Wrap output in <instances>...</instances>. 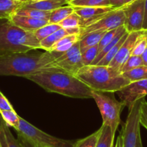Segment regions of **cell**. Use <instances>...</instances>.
<instances>
[{"label":"cell","instance_id":"cell-36","mask_svg":"<svg viewBox=\"0 0 147 147\" xmlns=\"http://www.w3.org/2000/svg\"><path fill=\"white\" fill-rule=\"evenodd\" d=\"M13 109L12 104L9 102L7 98L4 95L3 93L0 91V111L13 110Z\"/></svg>","mask_w":147,"mask_h":147},{"label":"cell","instance_id":"cell-45","mask_svg":"<svg viewBox=\"0 0 147 147\" xmlns=\"http://www.w3.org/2000/svg\"><path fill=\"white\" fill-rule=\"evenodd\" d=\"M134 1H135V0H124V3H125V5H128V4L131 3V2H134ZM124 5V6H125Z\"/></svg>","mask_w":147,"mask_h":147},{"label":"cell","instance_id":"cell-50","mask_svg":"<svg viewBox=\"0 0 147 147\" xmlns=\"http://www.w3.org/2000/svg\"><path fill=\"white\" fill-rule=\"evenodd\" d=\"M114 147H115V146H114Z\"/></svg>","mask_w":147,"mask_h":147},{"label":"cell","instance_id":"cell-17","mask_svg":"<svg viewBox=\"0 0 147 147\" xmlns=\"http://www.w3.org/2000/svg\"><path fill=\"white\" fill-rule=\"evenodd\" d=\"M106 32L107 31H95L87 34L81 38L79 40V43L82 53L89 48L98 45Z\"/></svg>","mask_w":147,"mask_h":147},{"label":"cell","instance_id":"cell-1","mask_svg":"<svg viewBox=\"0 0 147 147\" xmlns=\"http://www.w3.org/2000/svg\"><path fill=\"white\" fill-rule=\"evenodd\" d=\"M56 60L50 51L44 53H15L0 57V76L26 78L40 72L61 71L53 66Z\"/></svg>","mask_w":147,"mask_h":147},{"label":"cell","instance_id":"cell-27","mask_svg":"<svg viewBox=\"0 0 147 147\" xmlns=\"http://www.w3.org/2000/svg\"><path fill=\"white\" fill-rule=\"evenodd\" d=\"M72 7H111L109 0H74L69 2Z\"/></svg>","mask_w":147,"mask_h":147},{"label":"cell","instance_id":"cell-5","mask_svg":"<svg viewBox=\"0 0 147 147\" xmlns=\"http://www.w3.org/2000/svg\"><path fill=\"white\" fill-rule=\"evenodd\" d=\"M113 93L92 90V98L94 99L100 110L102 123L110 126L115 134L121 123V111L125 106L114 97Z\"/></svg>","mask_w":147,"mask_h":147},{"label":"cell","instance_id":"cell-20","mask_svg":"<svg viewBox=\"0 0 147 147\" xmlns=\"http://www.w3.org/2000/svg\"><path fill=\"white\" fill-rule=\"evenodd\" d=\"M73 12H74V7L69 5L57 8L51 12L50 18L49 20V23L59 24Z\"/></svg>","mask_w":147,"mask_h":147},{"label":"cell","instance_id":"cell-39","mask_svg":"<svg viewBox=\"0 0 147 147\" xmlns=\"http://www.w3.org/2000/svg\"><path fill=\"white\" fill-rule=\"evenodd\" d=\"M142 30L147 31V0H144V17Z\"/></svg>","mask_w":147,"mask_h":147},{"label":"cell","instance_id":"cell-47","mask_svg":"<svg viewBox=\"0 0 147 147\" xmlns=\"http://www.w3.org/2000/svg\"><path fill=\"white\" fill-rule=\"evenodd\" d=\"M37 1H40V0H28V2H37Z\"/></svg>","mask_w":147,"mask_h":147},{"label":"cell","instance_id":"cell-19","mask_svg":"<svg viewBox=\"0 0 147 147\" xmlns=\"http://www.w3.org/2000/svg\"><path fill=\"white\" fill-rule=\"evenodd\" d=\"M68 35H70L68 32V30L64 28H61L57 31L54 32L48 36L46 38L43 39L40 41V49L45 50V51H50L51 49L53 46V45L59 41L60 39H61L63 37L66 36Z\"/></svg>","mask_w":147,"mask_h":147},{"label":"cell","instance_id":"cell-28","mask_svg":"<svg viewBox=\"0 0 147 147\" xmlns=\"http://www.w3.org/2000/svg\"><path fill=\"white\" fill-rule=\"evenodd\" d=\"M126 32H127V30L125 29H124L123 30L121 31V32H120V33L118 34L116 37H115V38H114L112 41L110 42V43H108V44H107L105 47L103 48V49H102L100 52H99L98 54H97V56H96L94 61H93V63H92V65L97 64V63H98V62L100 61L101 60V59H102L105 56V54H107V52H108L109 51L111 50V49H112L115 46V45L116 44V43H118L120 40H121V38H122V37L123 36L125 33H126Z\"/></svg>","mask_w":147,"mask_h":147},{"label":"cell","instance_id":"cell-41","mask_svg":"<svg viewBox=\"0 0 147 147\" xmlns=\"http://www.w3.org/2000/svg\"><path fill=\"white\" fill-rule=\"evenodd\" d=\"M146 39H147V32H146ZM141 57H142L143 61H144V65H145V66H147V46H146V48L145 51H144V53H143V55L141 56Z\"/></svg>","mask_w":147,"mask_h":147},{"label":"cell","instance_id":"cell-14","mask_svg":"<svg viewBox=\"0 0 147 147\" xmlns=\"http://www.w3.org/2000/svg\"><path fill=\"white\" fill-rule=\"evenodd\" d=\"M9 20L14 25L19 27L21 29L31 32H34L36 30L49 23L48 20L33 19V18H29V17L20 16V15H15V14H13L11 16Z\"/></svg>","mask_w":147,"mask_h":147},{"label":"cell","instance_id":"cell-48","mask_svg":"<svg viewBox=\"0 0 147 147\" xmlns=\"http://www.w3.org/2000/svg\"><path fill=\"white\" fill-rule=\"evenodd\" d=\"M72 1H74V0H67V2H68V3H69V2H72Z\"/></svg>","mask_w":147,"mask_h":147},{"label":"cell","instance_id":"cell-21","mask_svg":"<svg viewBox=\"0 0 147 147\" xmlns=\"http://www.w3.org/2000/svg\"><path fill=\"white\" fill-rule=\"evenodd\" d=\"M15 15L20 16L29 17L36 20H43L49 21L51 15V12L49 11H42L38 9H32V8H26L21 7L19 9L15 12Z\"/></svg>","mask_w":147,"mask_h":147},{"label":"cell","instance_id":"cell-31","mask_svg":"<svg viewBox=\"0 0 147 147\" xmlns=\"http://www.w3.org/2000/svg\"><path fill=\"white\" fill-rule=\"evenodd\" d=\"M99 53L98 45L92 46L91 48L86 49L82 53V59L84 66H90L92 65L93 61L95 59L96 56Z\"/></svg>","mask_w":147,"mask_h":147},{"label":"cell","instance_id":"cell-42","mask_svg":"<svg viewBox=\"0 0 147 147\" xmlns=\"http://www.w3.org/2000/svg\"><path fill=\"white\" fill-rule=\"evenodd\" d=\"M115 147H123V141H122V137L121 135L120 134L119 136L117 138L116 143H115Z\"/></svg>","mask_w":147,"mask_h":147},{"label":"cell","instance_id":"cell-44","mask_svg":"<svg viewBox=\"0 0 147 147\" xmlns=\"http://www.w3.org/2000/svg\"><path fill=\"white\" fill-rule=\"evenodd\" d=\"M4 123H5V122H4L3 119H2V115H1V113H0V130L2 129V125H3Z\"/></svg>","mask_w":147,"mask_h":147},{"label":"cell","instance_id":"cell-46","mask_svg":"<svg viewBox=\"0 0 147 147\" xmlns=\"http://www.w3.org/2000/svg\"><path fill=\"white\" fill-rule=\"evenodd\" d=\"M18 1L20 2H22V3H23V4L26 3V2H28V0H18Z\"/></svg>","mask_w":147,"mask_h":147},{"label":"cell","instance_id":"cell-15","mask_svg":"<svg viewBox=\"0 0 147 147\" xmlns=\"http://www.w3.org/2000/svg\"><path fill=\"white\" fill-rule=\"evenodd\" d=\"M69 5L67 0H40L37 2H28L22 5V7L32 8L42 11H51Z\"/></svg>","mask_w":147,"mask_h":147},{"label":"cell","instance_id":"cell-16","mask_svg":"<svg viewBox=\"0 0 147 147\" xmlns=\"http://www.w3.org/2000/svg\"><path fill=\"white\" fill-rule=\"evenodd\" d=\"M22 5L18 0H0V19L9 20Z\"/></svg>","mask_w":147,"mask_h":147},{"label":"cell","instance_id":"cell-6","mask_svg":"<svg viewBox=\"0 0 147 147\" xmlns=\"http://www.w3.org/2000/svg\"><path fill=\"white\" fill-rule=\"evenodd\" d=\"M15 131L38 147H74L76 142L49 135L21 117Z\"/></svg>","mask_w":147,"mask_h":147},{"label":"cell","instance_id":"cell-7","mask_svg":"<svg viewBox=\"0 0 147 147\" xmlns=\"http://www.w3.org/2000/svg\"><path fill=\"white\" fill-rule=\"evenodd\" d=\"M143 100V99H142ZM134 103L129 110L126 121L123 125L121 135L123 147H136L137 139L140 135V108L141 100Z\"/></svg>","mask_w":147,"mask_h":147},{"label":"cell","instance_id":"cell-23","mask_svg":"<svg viewBox=\"0 0 147 147\" xmlns=\"http://www.w3.org/2000/svg\"><path fill=\"white\" fill-rule=\"evenodd\" d=\"M128 33L129 32H126L123 36L121 38V40L115 45L113 48L110 51H109L107 52V54H105V56L98 62V63L96 65H101V66H108L110 64V63L111 62V61L114 59V57L115 56V55L117 54L118 53V50L120 49L121 46H122L123 43H124V41L125 40V39L127 38V37H128Z\"/></svg>","mask_w":147,"mask_h":147},{"label":"cell","instance_id":"cell-38","mask_svg":"<svg viewBox=\"0 0 147 147\" xmlns=\"http://www.w3.org/2000/svg\"><path fill=\"white\" fill-rule=\"evenodd\" d=\"M110 6L114 9H121L125 5L124 0H109Z\"/></svg>","mask_w":147,"mask_h":147},{"label":"cell","instance_id":"cell-24","mask_svg":"<svg viewBox=\"0 0 147 147\" xmlns=\"http://www.w3.org/2000/svg\"><path fill=\"white\" fill-rule=\"evenodd\" d=\"M61 27L58 24L48 23L47 25H44L42 28L36 30L33 32V34L35 36V38H37V40L40 42V40L47 38L48 36L51 35L52 33H53L56 31H57Z\"/></svg>","mask_w":147,"mask_h":147},{"label":"cell","instance_id":"cell-2","mask_svg":"<svg viewBox=\"0 0 147 147\" xmlns=\"http://www.w3.org/2000/svg\"><path fill=\"white\" fill-rule=\"evenodd\" d=\"M27 80L49 92L72 98H92V90L76 76L62 71H49L28 76Z\"/></svg>","mask_w":147,"mask_h":147},{"label":"cell","instance_id":"cell-34","mask_svg":"<svg viewBox=\"0 0 147 147\" xmlns=\"http://www.w3.org/2000/svg\"><path fill=\"white\" fill-rule=\"evenodd\" d=\"M2 128H3L4 132H5L7 147H22L18 139H16L12 135L10 130H9V127H8L6 124L4 123L2 125Z\"/></svg>","mask_w":147,"mask_h":147},{"label":"cell","instance_id":"cell-10","mask_svg":"<svg viewBox=\"0 0 147 147\" xmlns=\"http://www.w3.org/2000/svg\"><path fill=\"white\" fill-rule=\"evenodd\" d=\"M125 15L124 27L128 32L143 30L144 0H135L122 7Z\"/></svg>","mask_w":147,"mask_h":147},{"label":"cell","instance_id":"cell-32","mask_svg":"<svg viewBox=\"0 0 147 147\" xmlns=\"http://www.w3.org/2000/svg\"><path fill=\"white\" fill-rule=\"evenodd\" d=\"M143 65H144V63L141 56H132L131 55L123 66L122 69H121V72L123 73V72L128 71L135 69L138 66H143Z\"/></svg>","mask_w":147,"mask_h":147},{"label":"cell","instance_id":"cell-13","mask_svg":"<svg viewBox=\"0 0 147 147\" xmlns=\"http://www.w3.org/2000/svg\"><path fill=\"white\" fill-rule=\"evenodd\" d=\"M74 12L77 13L82 19V27L87 26L93 22L113 10L110 7H73Z\"/></svg>","mask_w":147,"mask_h":147},{"label":"cell","instance_id":"cell-35","mask_svg":"<svg viewBox=\"0 0 147 147\" xmlns=\"http://www.w3.org/2000/svg\"><path fill=\"white\" fill-rule=\"evenodd\" d=\"M140 124L147 130V102L144 99L141 100L140 108Z\"/></svg>","mask_w":147,"mask_h":147},{"label":"cell","instance_id":"cell-49","mask_svg":"<svg viewBox=\"0 0 147 147\" xmlns=\"http://www.w3.org/2000/svg\"><path fill=\"white\" fill-rule=\"evenodd\" d=\"M0 147H2V146H1V144H0Z\"/></svg>","mask_w":147,"mask_h":147},{"label":"cell","instance_id":"cell-22","mask_svg":"<svg viewBox=\"0 0 147 147\" xmlns=\"http://www.w3.org/2000/svg\"><path fill=\"white\" fill-rule=\"evenodd\" d=\"M122 74L130 82L147 80V66L143 65Z\"/></svg>","mask_w":147,"mask_h":147},{"label":"cell","instance_id":"cell-12","mask_svg":"<svg viewBox=\"0 0 147 147\" xmlns=\"http://www.w3.org/2000/svg\"><path fill=\"white\" fill-rule=\"evenodd\" d=\"M144 31L145 30H141L128 33L127 38L121 46L114 59L111 61L110 64L108 65L110 67L121 72V69H122L123 64L126 61L127 59L131 56L133 49L135 46L137 40L144 33Z\"/></svg>","mask_w":147,"mask_h":147},{"label":"cell","instance_id":"cell-25","mask_svg":"<svg viewBox=\"0 0 147 147\" xmlns=\"http://www.w3.org/2000/svg\"><path fill=\"white\" fill-rule=\"evenodd\" d=\"M0 113L2 115L4 122L8 127H12L16 129L19 124L20 117L18 115L14 109L9 110H2V111H0Z\"/></svg>","mask_w":147,"mask_h":147},{"label":"cell","instance_id":"cell-29","mask_svg":"<svg viewBox=\"0 0 147 147\" xmlns=\"http://www.w3.org/2000/svg\"><path fill=\"white\" fill-rule=\"evenodd\" d=\"M100 130H97L91 135L78 140L75 142L74 147H96L99 136H100Z\"/></svg>","mask_w":147,"mask_h":147},{"label":"cell","instance_id":"cell-37","mask_svg":"<svg viewBox=\"0 0 147 147\" xmlns=\"http://www.w3.org/2000/svg\"><path fill=\"white\" fill-rule=\"evenodd\" d=\"M18 141H20V143L22 147H38L36 146L33 143L30 141L29 140L27 139L26 138L20 135V134H18Z\"/></svg>","mask_w":147,"mask_h":147},{"label":"cell","instance_id":"cell-18","mask_svg":"<svg viewBox=\"0 0 147 147\" xmlns=\"http://www.w3.org/2000/svg\"><path fill=\"white\" fill-rule=\"evenodd\" d=\"M100 132L96 147H114L115 133L108 125L103 124L100 128Z\"/></svg>","mask_w":147,"mask_h":147},{"label":"cell","instance_id":"cell-9","mask_svg":"<svg viewBox=\"0 0 147 147\" xmlns=\"http://www.w3.org/2000/svg\"><path fill=\"white\" fill-rule=\"evenodd\" d=\"M53 66L62 71L75 76L79 70L84 66L79 41L57 58L53 61Z\"/></svg>","mask_w":147,"mask_h":147},{"label":"cell","instance_id":"cell-40","mask_svg":"<svg viewBox=\"0 0 147 147\" xmlns=\"http://www.w3.org/2000/svg\"><path fill=\"white\" fill-rule=\"evenodd\" d=\"M0 144H1V146L2 147H7L6 142V138H5V132H4V130L2 127V129L0 130Z\"/></svg>","mask_w":147,"mask_h":147},{"label":"cell","instance_id":"cell-3","mask_svg":"<svg viewBox=\"0 0 147 147\" xmlns=\"http://www.w3.org/2000/svg\"><path fill=\"white\" fill-rule=\"evenodd\" d=\"M75 76L94 91L103 92H116L130 83L121 71L109 66H84Z\"/></svg>","mask_w":147,"mask_h":147},{"label":"cell","instance_id":"cell-33","mask_svg":"<svg viewBox=\"0 0 147 147\" xmlns=\"http://www.w3.org/2000/svg\"><path fill=\"white\" fill-rule=\"evenodd\" d=\"M146 32L147 31H144V33L137 40L135 46H134V49H133L132 53H131L132 56H141L143 55L147 46Z\"/></svg>","mask_w":147,"mask_h":147},{"label":"cell","instance_id":"cell-11","mask_svg":"<svg viewBox=\"0 0 147 147\" xmlns=\"http://www.w3.org/2000/svg\"><path fill=\"white\" fill-rule=\"evenodd\" d=\"M116 93L124 106L130 109L134 103L147 95V80L130 82Z\"/></svg>","mask_w":147,"mask_h":147},{"label":"cell","instance_id":"cell-26","mask_svg":"<svg viewBox=\"0 0 147 147\" xmlns=\"http://www.w3.org/2000/svg\"><path fill=\"white\" fill-rule=\"evenodd\" d=\"M61 28L64 29H72V28H81L82 19L77 13L73 12L71 15L63 20L58 24Z\"/></svg>","mask_w":147,"mask_h":147},{"label":"cell","instance_id":"cell-4","mask_svg":"<svg viewBox=\"0 0 147 147\" xmlns=\"http://www.w3.org/2000/svg\"><path fill=\"white\" fill-rule=\"evenodd\" d=\"M40 49L33 32L25 31L9 20L0 19V57Z\"/></svg>","mask_w":147,"mask_h":147},{"label":"cell","instance_id":"cell-43","mask_svg":"<svg viewBox=\"0 0 147 147\" xmlns=\"http://www.w3.org/2000/svg\"><path fill=\"white\" fill-rule=\"evenodd\" d=\"M136 147H143V144H142V141H141V134L138 136V139H137V143H136Z\"/></svg>","mask_w":147,"mask_h":147},{"label":"cell","instance_id":"cell-30","mask_svg":"<svg viewBox=\"0 0 147 147\" xmlns=\"http://www.w3.org/2000/svg\"><path fill=\"white\" fill-rule=\"evenodd\" d=\"M124 29H125V27L122 26L120 27V28H116V29H113L111 30L107 31L98 44L99 52H100L103 48L105 47L108 43H110V42L112 41V40L115 38V37H116L121 31L123 30Z\"/></svg>","mask_w":147,"mask_h":147},{"label":"cell","instance_id":"cell-8","mask_svg":"<svg viewBox=\"0 0 147 147\" xmlns=\"http://www.w3.org/2000/svg\"><path fill=\"white\" fill-rule=\"evenodd\" d=\"M125 15L122 8L113 9L87 26L81 28L80 38L95 31H109L124 26Z\"/></svg>","mask_w":147,"mask_h":147}]
</instances>
